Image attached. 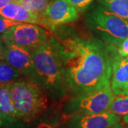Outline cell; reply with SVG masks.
<instances>
[{
	"label": "cell",
	"instance_id": "cell-1",
	"mask_svg": "<svg viewBox=\"0 0 128 128\" xmlns=\"http://www.w3.org/2000/svg\"><path fill=\"white\" fill-rule=\"evenodd\" d=\"M49 30L61 61L68 94L76 96L110 85L118 48L94 36H83L66 24Z\"/></svg>",
	"mask_w": 128,
	"mask_h": 128
},
{
	"label": "cell",
	"instance_id": "cell-2",
	"mask_svg": "<svg viewBox=\"0 0 128 128\" xmlns=\"http://www.w3.org/2000/svg\"><path fill=\"white\" fill-rule=\"evenodd\" d=\"M38 83L54 100H64L68 93L65 85L61 61L52 36L32 53Z\"/></svg>",
	"mask_w": 128,
	"mask_h": 128
},
{
	"label": "cell",
	"instance_id": "cell-3",
	"mask_svg": "<svg viewBox=\"0 0 128 128\" xmlns=\"http://www.w3.org/2000/svg\"><path fill=\"white\" fill-rule=\"evenodd\" d=\"M9 88L22 122H32L48 110L49 96L39 84L31 79L24 77L9 82Z\"/></svg>",
	"mask_w": 128,
	"mask_h": 128
},
{
	"label": "cell",
	"instance_id": "cell-4",
	"mask_svg": "<svg viewBox=\"0 0 128 128\" xmlns=\"http://www.w3.org/2000/svg\"><path fill=\"white\" fill-rule=\"evenodd\" d=\"M85 24L92 36L118 48L128 37V20L102 5L92 4L86 10Z\"/></svg>",
	"mask_w": 128,
	"mask_h": 128
},
{
	"label": "cell",
	"instance_id": "cell-5",
	"mask_svg": "<svg viewBox=\"0 0 128 128\" xmlns=\"http://www.w3.org/2000/svg\"><path fill=\"white\" fill-rule=\"evenodd\" d=\"M114 96L110 85L72 96L64 105V113L71 117L77 114H97L105 112Z\"/></svg>",
	"mask_w": 128,
	"mask_h": 128
},
{
	"label": "cell",
	"instance_id": "cell-6",
	"mask_svg": "<svg viewBox=\"0 0 128 128\" xmlns=\"http://www.w3.org/2000/svg\"><path fill=\"white\" fill-rule=\"evenodd\" d=\"M51 32L42 26L18 23L2 34L4 45H14L34 52L50 38Z\"/></svg>",
	"mask_w": 128,
	"mask_h": 128
},
{
	"label": "cell",
	"instance_id": "cell-7",
	"mask_svg": "<svg viewBox=\"0 0 128 128\" xmlns=\"http://www.w3.org/2000/svg\"><path fill=\"white\" fill-rule=\"evenodd\" d=\"M78 12L68 0H51L41 14L43 26L47 29L78 19Z\"/></svg>",
	"mask_w": 128,
	"mask_h": 128
},
{
	"label": "cell",
	"instance_id": "cell-8",
	"mask_svg": "<svg viewBox=\"0 0 128 128\" xmlns=\"http://www.w3.org/2000/svg\"><path fill=\"white\" fill-rule=\"evenodd\" d=\"M0 59L17 70L25 78L38 83L32 52L14 45H5L0 51Z\"/></svg>",
	"mask_w": 128,
	"mask_h": 128
},
{
	"label": "cell",
	"instance_id": "cell-9",
	"mask_svg": "<svg viewBox=\"0 0 128 128\" xmlns=\"http://www.w3.org/2000/svg\"><path fill=\"white\" fill-rule=\"evenodd\" d=\"M121 120L120 116L105 111L97 114H77L70 117V128H110Z\"/></svg>",
	"mask_w": 128,
	"mask_h": 128
},
{
	"label": "cell",
	"instance_id": "cell-10",
	"mask_svg": "<svg viewBox=\"0 0 128 128\" xmlns=\"http://www.w3.org/2000/svg\"><path fill=\"white\" fill-rule=\"evenodd\" d=\"M0 16L19 23L39 24L43 26L41 14L32 12L15 2L9 3L0 9Z\"/></svg>",
	"mask_w": 128,
	"mask_h": 128
},
{
	"label": "cell",
	"instance_id": "cell-11",
	"mask_svg": "<svg viewBox=\"0 0 128 128\" xmlns=\"http://www.w3.org/2000/svg\"><path fill=\"white\" fill-rule=\"evenodd\" d=\"M128 83V56L121 57L118 54L112 63L110 78L111 89L114 95L124 94Z\"/></svg>",
	"mask_w": 128,
	"mask_h": 128
},
{
	"label": "cell",
	"instance_id": "cell-12",
	"mask_svg": "<svg viewBox=\"0 0 128 128\" xmlns=\"http://www.w3.org/2000/svg\"><path fill=\"white\" fill-rule=\"evenodd\" d=\"M0 112L8 117L19 120L11 96L9 83L0 84Z\"/></svg>",
	"mask_w": 128,
	"mask_h": 128
},
{
	"label": "cell",
	"instance_id": "cell-13",
	"mask_svg": "<svg viewBox=\"0 0 128 128\" xmlns=\"http://www.w3.org/2000/svg\"><path fill=\"white\" fill-rule=\"evenodd\" d=\"M111 12L128 20V0H98Z\"/></svg>",
	"mask_w": 128,
	"mask_h": 128
},
{
	"label": "cell",
	"instance_id": "cell-14",
	"mask_svg": "<svg viewBox=\"0 0 128 128\" xmlns=\"http://www.w3.org/2000/svg\"><path fill=\"white\" fill-rule=\"evenodd\" d=\"M107 111L120 117L128 114V95H115Z\"/></svg>",
	"mask_w": 128,
	"mask_h": 128
},
{
	"label": "cell",
	"instance_id": "cell-15",
	"mask_svg": "<svg viewBox=\"0 0 128 128\" xmlns=\"http://www.w3.org/2000/svg\"><path fill=\"white\" fill-rule=\"evenodd\" d=\"M22 74L6 61L0 59V84L9 83L22 78Z\"/></svg>",
	"mask_w": 128,
	"mask_h": 128
},
{
	"label": "cell",
	"instance_id": "cell-16",
	"mask_svg": "<svg viewBox=\"0 0 128 128\" xmlns=\"http://www.w3.org/2000/svg\"><path fill=\"white\" fill-rule=\"evenodd\" d=\"M15 2L22 5L32 12L41 14L46 8L48 0H14Z\"/></svg>",
	"mask_w": 128,
	"mask_h": 128
},
{
	"label": "cell",
	"instance_id": "cell-17",
	"mask_svg": "<svg viewBox=\"0 0 128 128\" xmlns=\"http://www.w3.org/2000/svg\"><path fill=\"white\" fill-rule=\"evenodd\" d=\"M0 128H24V123L0 112Z\"/></svg>",
	"mask_w": 128,
	"mask_h": 128
},
{
	"label": "cell",
	"instance_id": "cell-18",
	"mask_svg": "<svg viewBox=\"0 0 128 128\" xmlns=\"http://www.w3.org/2000/svg\"><path fill=\"white\" fill-rule=\"evenodd\" d=\"M68 1L79 13H82L89 8V6L92 4L94 0H68Z\"/></svg>",
	"mask_w": 128,
	"mask_h": 128
},
{
	"label": "cell",
	"instance_id": "cell-19",
	"mask_svg": "<svg viewBox=\"0 0 128 128\" xmlns=\"http://www.w3.org/2000/svg\"><path fill=\"white\" fill-rule=\"evenodd\" d=\"M62 124L59 118L44 120L37 124L34 128H59Z\"/></svg>",
	"mask_w": 128,
	"mask_h": 128
},
{
	"label": "cell",
	"instance_id": "cell-20",
	"mask_svg": "<svg viewBox=\"0 0 128 128\" xmlns=\"http://www.w3.org/2000/svg\"><path fill=\"white\" fill-rule=\"evenodd\" d=\"M19 22H16L8 18H6L0 16V33H4L7 31L9 28L17 24Z\"/></svg>",
	"mask_w": 128,
	"mask_h": 128
},
{
	"label": "cell",
	"instance_id": "cell-21",
	"mask_svg": "<svg viewBox=\"0 0 128 128\" xmlns=\"http://www.w3.org/2000/svg\"><path fill=\"white\" fill-rule=\"evenodd\" d=\"M118 54L121 57L128 56V37L118 48Z\"/></svg>",
	"mask_w": 128,
	"mask_h": 128
},
{
	"label": "cell",
	"instance_id": "cell-22",
	"mask_svg": "<svg viewBox=\"0 0 128 128\" xmlns=\"http://www.w3.org/2000/svg\"><path fill=\"white\" fill-rule=\"evenodd\" d=\"M12 2H14V0H0V9Z\"/></svg>",
	"mask_w": 128,
	"mask_h": 128
},
{
	"label": "cell",
	"instance_id": "cell-23",
	"mask_svg": "<svg viewBox=\"0 0 128 128\" xmlns=\"http://www.w3.org/2000/svg\"><path fill=\"white\" fill-rule=\"evenodd\" d=\"M110 128H124V122H121L120 121L119 122H118L117 124H115L114 125L112 126Z\"/></svg>",
	"mask_w": 128,
	"mask_h": 128
},
{
	"label": "cell",
	"instance_id": "cell-24",
	"mask_svg": "<svg viewBox=\"0 0 128 128\" xmlns=\"http://www.w3.org/2000/svg\"><path fill=\"white\" fill-rule=\"evenodd\" d=\"M123 122L128 125V114L123 116Z\"/></svg>",
	"mask_w": 128,
	"mask_h": 128
},
{
	"label": "cell",
	"instance_id": "cell-25",
	"mask_svg": "<svg viewBox=\"0 0 128 128\" xmlns=\"http://www.w3.org/2000/svg\"><path fill=\"white\" fill-rule=\"evenodd\" d=\"M2 43H3V41H2V36H0V51L2 50V48H3V46H2Z\"/></svg>",
	"mask_w": 128,
	"mask_h": 128
},
{
	"label": "cell",
	"instance_id": "cell-26",
	"mask_svg": "<svg viewBox=\"0 0 128 128\" xmlns=\"http://www.w3.org/2000/svg\"><path fill=\"white\" fill-rule=\"evenodd\" d=\"M124 95H128V83L127 85V86L125 88V90H124Z\"/></svg>",
	"mask_w": 128,
	"mask_h": 128
},
{
	"label": "cell",
	"instance_id": "cell-27",
	"mask_svg": "<svg viewBox=\"0 0 128 128\" xmlns=\"http://www.w3.org/2000/svg\"><path fill=\"white\" fill-rule=\"evenodd\" d=\"M59 128H70L68 126H66V125H64V124H61L59 127Z\"/></svg>",
	"mask_w": 128,
	"mask_h": 128
},
{
	"label": "cell",
	"instance_id": "cell-28",
	"mask_svg": "<svg viewBox=\"0 0 128 128\" xmlns=\"http://www.w3.org/2000/svg\"><path fill=\"white\" fill-rule=\"evenodd\" d=\"M124 128H128V124H127V125H125V124H124Z\"/></svg>",
	"mask_w": 128,
	"mask_h": 128
}]
</instances>
